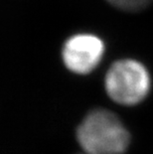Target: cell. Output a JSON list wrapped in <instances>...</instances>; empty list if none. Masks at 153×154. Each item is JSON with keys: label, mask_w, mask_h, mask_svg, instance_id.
<instances>
[{"label": "cell", "mask_w": 153, "mask_h": 154, "mask_svg": "<svg viewBox=\"0 0 153 154\" xmlns=\"http://www.w3.org/2000/svg\"><path fill=\"white\" fill-rule=\"evenodd\" d=\"M77 137L87 154H121L129 143L128 131L121 121L106 109L87 114L77 130Z\"/></svg>", "instance_id": "obj_1"}, {"label": "cell", "mask_w": 153, "mask_h": 154, "mask_svg": "<svg viewBox=\"0 0 153 154\" xmlns=\"http://www.w3.org/2000/svg\"><path fill=\"white\" fill-rule=\"evenodd\" d=\"M105 84L106 93L113 101L123 106H134L149 93L150 76L139 62L121 60L109 68Z\"/></svg>", "instance_id": "obj_2"}, {"label": "cell", "mask_w": 153, "mask_h": 154, "mask_svg": "<svg viewBox=\"0 0 153 154\" xmlns=\"http://www.w3.org/2000/svg\"><path fill=\"white\" fill-rule=\"evenodd\" d=\"M105 53V45L92 34H78L64 45L63 60L66 67L76 74H89L94 70Z\"/></svg>", "instance_id": "obj_3"}, {"label": "cell", "mask_w": 153, "mask_h": 154, "mask_svg": "<svg viewBox=\"0 0 153 154\" xmlns=\"http://www.w3.org/2000/svg\"><path fill=\"white\" fill-rule=\"evenodd\" d=\"M110 4L124 11H138L145 8L153 0H107Z\"/></svg>", "instance_id": "obj_4"}]
</instances>
